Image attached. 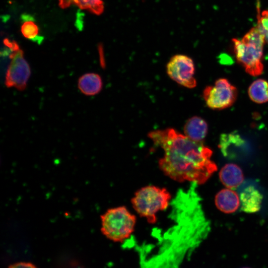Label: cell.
Masks as SVG:
<instances>
[{"instance_id": "5bb4252c", "label": "cell", "mask_w": 268, "mask_h": 268, "mask_svg": "<svg viewBox=\"0 0 268 268\" xmlns=\"http://www.w3.org/2000/svg\"><path fill=\"white\" fill-rule=\"evenodd\" d=\"M248 94L254 102L262 104L268 101V82L263 79L254 81L250 86Z\"/></svg>"}, {"instance_id": "52a82bcc", "label": "cell", "mask_w": 268, "mask_h": 268, "mask_svg": "<svg viewBox=\"0 0 268 268\" xmlns=\"http://www.w3.org/2000/svg\"><path fill=\"white\" fill-rule=\"evenodd\" d=\"M166 69L169 76L180 85L189 88H194L197 85L194 61L188 56L182 54L173 56L167 63Z\"/></svg>"}, {"instance_id": "6da1fadb", "label": "cell", "mask_w": 268, "mask_h": 268, "mask_svg": "<svg viewBox=\"0 0 268 268\" xmlns=\"http://www.w3.org/2000/svg\"><path fill=\"white\" fill-rule=\"evenodd\" d=\"M148 136L163 149L159 167L174 181L201 185L217 171L210 159L212 150L202 141H194L173 128L152 131Z\"/></svg>"}, {"instance_id": "30bf717a", "label": "cell", "mask_w": 268, "mask_h": 268, "mask_svg": "<svg viewBox=\"0 0 268 268\" xmlns=\"http://www.w3.org/2000/svg\"><path fill=\"white\" fill-rule=\"evenodd\" d=\"M219 179L227 188H235L244 181V175L241 168L234 163L224 165L219 173Z\"/></svg>"}, {"instance_id": "5b68a950", "label": "cell", "mask_w": 268, "mask_h": 268, "mask_svg": "<svg viewBox=\"0 0 268 268\" xmlns=\"http://www.w3.org/2000/svg\"><path fill=\"white\" fill-rule=\"evenodd\" d=\"M12 49L10 63L8 67L4 84L8 88L14 87L19 91L24 90L31 75L30 66L24 58L23 51L15 42L5 41Z\"/></svg>"}, {"instance_id": "9a60e30c", "label": "cell", "mask_w": 268, "mask_h": 268, "mask_svg": "<svg viewBox=\"0 0 268 268\" xmlns=\"http://www.w3.org/2000/svg\"><path fill=\"white\" fill-rule=\"evenodd\" d=\"M73 3L80 8L89 10L91 12L100 15L104 10V4L102 0H60L59 5L66 8Z\"/></svg>"}, {"instance_id": "ba28073f", "label": "cell", "mask_w": 268, "mask_h": 268, "mask_svg": "<svg viewBox=\"0 0 268 268\" xmlns=\"http://www.w3.org/2000/svg\"><path fill=\"white\" fill-rule=\"evenodd\" d=\"M263 197L253 186H248L240 194L241 208L247 213L258 212L261 207Z\"/></svg>"}, {"instance_id": "3957f363", "label": "cell", "mask_w": 268, "mask_h": 268, "mask_svg": "<svg viewBox=\"0 0 268 268\" xmlns=\"http://www.w3.org/2000/svg\"><path fill=\"white\" fill-rule=\"evenodd\" d=\"M171 195L165 188L148 185L137 190L131 199L134 210L151 224L157 221V214L169 206Z\"/></svg>"}, {"instance_id": "7c38bea8", "label": "cell", "mask_w": 268, "mask_h": 268, "mask_svg": "<svg viewBox=\"0 0 268 268\" xmlns=\"http://www.w3.org/2000/svg\"><path fill=\"white\" fill-rule=\"evenodd\" d=\"M245 145V140L238 134L231 133L221 135L218 147L224 156L234 158L235 152Z\"/></svg>"}, {"instance_id": "7a4b0ae2", "label": "cell", "mask_w": 268, "mask_h": 268, "mask_svg": "<svg viewBox=\"0 0 268 268\" xmlns=\"http://www.w3.org/2000/svg\"><path fill=\"white\" fill-rule=\"evenodd\" d=\"M265 42V36L257 26L251 28L241 40L232 39L236 59L251 75L258 76L263 72Z\"/></svg>"}, {"instance_id": "ac0fdd59", "label": "cell", "mask_w": 268, "mask_h": 268, "mask_svg": "<svg viewBox=\"0 0 268 268\" xmlns=\"http://www.w3.org/2000/svg\"><path fill=\"white\" fill-rule=\"evenodd\" d=\"M11 268H35V266L31 263L21 262L15 263L9 266Z\"/></svg>"}, {"instance_id": "e0dca14e", "label": "cell", "mask_w": 268, "mask_h": 268, "mask_svg": "<svg viewBox=\"0 0 268 268\" xmlns=\"http://www.w3.org/2000/svg\"><path fill=\"white\" fill-rule=\"evenodd\" d=\"M21 32L23 35L28 39L35 38L38 34V28L32 21L25 22L21 26Z\"/></svg>"}, {"instance_id": "2e32d148", "label": "cell", "mask_w": 268, "mask_h": 268, "mask_svg": "<svg viewBox=\"0 0 268 268\" xmlns=\"http://www.w3.org/2000/svg\"><path fill=\"white\" fill-rule=\"evenodd\" d=\"M258 25L261 32L264 34L266 42L268 44V10H264L260 13L259 5L257 6Z\"/></svg>"}, {"instance_id": "8fae6325", "label": "cell", "mask_w": 268, "mask_h": 268, "mask_svg": "<svg viewBox=\"0 0 268 268\" xmlns=\"http://www.w3.org/2000/svg\"><path fill=\"white\" fill-rule=\"evenodd\" d=\"M77 87L86 96H91L98 94L102 89L103 82L101 76L95 73H86L78 79Z\"/></svg>"}, {"instance_id": "8992f818", "label": "cell", "mask_w": 268, "mask_h": 268, "mask_svg": "<svg viewBox=\"0 0 268 268\" xmlns=\"http://www.w3.org/2000/svg\"><path fill=\"white\" fill-rule=\"evenodd\" d=\"M203 97L209 108L222 110L234 104L237 97V90L227 79L219 78L213 86L205 88Z\"/></svg>"}, {"instance_id": "9c48e42d", "label": "cell", "mask_w": 268, "mask_h": 268, "mask_svg": "<svg viewBox=\"0 0 268 268\" xmlns=\"http://www.w3.org/2000/svg\"><path fill=\"white\" fill-rule=\"evenodd\" d=\"M215 204L221 211L225 213H231L235 212L240 206V197L232 190L222 189L216 195Z\"/></svg>"}, {"instance_id": "277c9868", "label": "cell", "mask_w": 268, "mask_h": 268, "mask_svg": "<svg viewBox=\"0 0 268 268\" xmlns=\"http://www.w3.org/2000/svg\"><path fill=\"white\" fill-rule=\"evenodd\" d=\"M101 231L115 242H123L134 231L136 217L125 206L110 208L100 216Z\"/></svg>"}, {"instance_id": "4fadbf2b", "label": "cell", "mask_w": 268, "mask_h": 268, "mask_svg": "<svg viewBox=\"0 0 268 268\" xmlns=\"http://www.w3.org/2000/svg\"><path fill=\"white\" fill-rule=\"evenodd\" d=\"M208 126L203 119L195 116L189 119L184 127V134L196 141H202L205 137Z\"/></svg>"}]
</instances>
